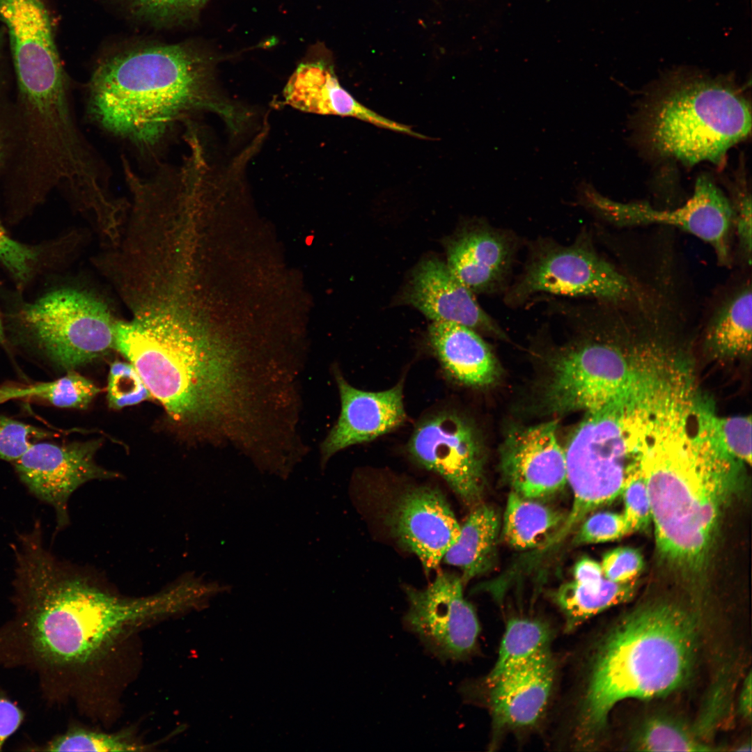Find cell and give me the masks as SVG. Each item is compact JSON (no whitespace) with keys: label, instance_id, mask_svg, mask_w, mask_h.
<instances>
[{"label":"cell","instance_id":"6da1fadb","mask_svg":"<svg viewBox=\"0 0 752 752\" xmlns=\"http://www.w3.org/2000/svg\"><path fill=\"white\" fill-rule=\"evenodd\" d=\"M17 616L3 636L42 671L82 666L127 629L205 606L218 588L188 574L154 595L124 597L56 559L42 535L24 538L15 549Z\"/></svg>","mask_w":752,"mask_h":752},{"label":"cell","instance_id":"7a4b0ae2","mask_svg":"<svg viewBox=\"0 0 752 752\" xmlns=\"http://www.w3.org/2000/svg\"><path fill=\"white\" fill-rule=\"evenodd\" d=\"M217 62L192 42L120 47L95 64L86 88L88 113L101 128L143 150L161 143L176 123L202 112L217 115L238 136L253 113L223 93Z\"/></svg>","mask_w":752,"mask_h":752},{"label":"cell","instance_id":"3957f363","mask_svg":"<svg viewBox=\"0 0 752 752\" xmlns=\"http://www.w3.org/2000/svg\"><path fill=\"white\" fill-rule=\"evenodd\" d=\"M696 628L680 607L657 603L626 617L594 659L577 716L576 746H586L627 698L648 699L677 689L693 664Z\"/></svg>","mask_w":752,"mask_h":752},{"label":"cell","instance_id":"277c9868","mask_svg":"<svg viewBox=\"0 0 752 752\" xmlns=\"http://www.w3.org/2000/svg\"><path fill=\"white\" fill-rule=\"evenodd\" d=\"M114 349L131 363L178 429L201 428L233 402L235 357L171 313L116 322Z\"/></svg>","mask_w":752,"mask_h":752},{"label":"cell","instance_id":"5b68a950","mask_svg":"<svg viewBox=\"0 0 752 752\" xmlns=\"http://www.w3.org/2000/svg\"><path fill=\"white\" fill-rule=\"evenodd\" d=\"M735 460L710 446L657 442L641 451L660 555L691 576L706 568L722 510L736 485Z\"/></svg>","mask_w":752,"mask_h":752},{"label":"cell","instance_id":"8992f818","mask_svg":"<svg viewBox=\"0 0 752 752\" xmlns=\"http://www.w3.org/2000/svg\"><path fill=\"white\" fill-rule=\"evenodd\" d=\"M751 106L730 80L680 75L645 103L639 132L657 156L691 166L721 165L728 150L751 132Z\"/></svg>","mask_w":752,"mask_h":752},{"label":"cell","instance_id":"52a82bcc","mask_svg":"<svg viewBox=\"0 0 752 752\" xmlns=\"http://www.w3.org/2000/svg\"><path fill=\"white\" fill-rule=\"evenodd\" d=\"M526 246L522 271L503 295L508 307L519 308L540 294L616 304L634 298L630 281L597 252L586 229L569 244L538 237Z\"/></svg>","mask_w":752,"mask_h":752},{"label":"cell","instance_id":"ba28073f","mask_svg":"<svg viewBox=\"0 0 752 752\" xmlns=\"http://www.w3.org/2000/svg\"><path fill=\"white\" fill-rule=\"evenodd\" d=\"M623 400L586 415L565 449L572 509L549 545L565 538L592 511L621 495L626 480L639 465L641 451L628 445L622 421Z\"/></svg>","mask_w":752,"mask_h":752},{"label":"cell","instance_id":"9c48e42d","mask_svg":"<svg viewBox=\"0 0 752 752\" xmlns=\"http://www.w3.org/2000/svg\"><path fill=\"white\" fill-rule=\"evenodd\" d=\"M14 322L27 345L67 372L114 349L116 322L107 306L77 289L47 292L19 308Z\"/></svg>","mask_w":752,"mask_h":752},{"label":"cell","instance_id":"30bf717a","mask_svg":"<svg viewBox=\"0 0 752 752\" xmlns=\"http://www.w3.org/2000/svg\"><path fill=\"white\" fill-rule=\"evenodd\" d=\"M558 301L578 323L583 337L552 364L543 394L547 410L557 414L586 412L627 396L629 369L620 351L602 335V302L588 304L592 335L584 304Z\"/></svg>","mask_w":752,"mask_h":752},{"label":"cell","instance_id":"8fae6325","mask_svg":"<svg viewBox=\"0 0 752 752\" xmlns=\"http://www.w3.org/2000/svg\"><path fill=\"white\" fill-rule=\"evenodd\" d=\"M576 198L580 206L613 226H674L709 244L720 264L728 265L731 262L732 205L730 198L706 175L697 179L691 198L673 210H659L641 202H618L603 196L584 180L576 187Z\"/></svg>","mask_w":752,"mask_h":752},{"label":"cell","instance_id":"7c38bea8","mask_svg":"<svg viewBox=\"0 0 752 752\" xmlns=\"http://www.w3.org/2000/svg\"><path fill=\"white\" fill-rule=\"evenodd\" d=\"M371 492L377 516L390 535L419 559L426 574L436 570L460 531L443 492L416 485Z\"/></svg>","mask_w":752,"mask_h":752},{"label":"cell","instance_id":"4fadbf2b","mask_svg":"<svg viewBox=\"0 0 752 752\" xmlns=\"http://www.w3.org/2000/svg\"><path fill=\"white\" fill-rule=\"evenodd\" d=\"M418 464L440 476L467 505L479 504L484 489L483 445L474 425L444 411L417 424L407 446Z\"/></svg>","mask_w":752,"mask_h":752},{"label":"cell","instance_id":"5bb4252c","mask_svg":"<svg viewBox=\"0 0 752 752\" xmlns=\"http://www.w3.org/2000/svg\"><path fill=\"white\" fill-rule=\"evenodd\" d=\"M462 582L455 574L440 572L423 589L404 587L409 604L405 628L443 661L467 659L477 645L480 623L463 595Z\"/></svg>","mask_w":752,"mask_h":752},{"label":"cell","instance_id":"9a60e30c","mask_svg":"<svg viewBox=\"0 0 752 752\" xmlns=\"http://www.w3.org/2000/svg\"><path fill=\"white\" fill-rule=\"evenodd\" d=\"M100 445V439L67 444L42 441L13 462L29 491L53 507L58 529L70 522L68 502L78 488L92 480L119 476L95 462Z\"/></svg>","mask_w":752,"mask_h":752},{"label":"cell","instance_id":"2e32d148","mask_svg":"<svg viewBox=\"0 0 752 752\" xmlns=\"http://www.w3.org/2000/svg\"><path fill=\"white\" fill-rule=\"evenodd\" d=\"M522 245L510 229L483 218L466 222L446 244L447 266L475 295H503Z\"/></svg>","mask_w":752,"mask_h":752},{"label":"cell","instance_id":"e0dca14e","mask_svg":"<svg viewBox=\"0 0 752 752\" xmlns=\"http://www.w3.org/2000/svg\"><path fill=\"white\" fill-rule=\"evenodd\" d=\"M550 421L512 430L500 451L501 469L512 492L527 499L556 492L567 483L565 449Z\"/></svg>","mask_w":752,"mask_h":752},{"label":"cell","instance_id":"ac0fdd59","mask_svg":"<svg viewBox=\"0 0 752 752\" xmlns=\"http://www.w3.org/2000/svg\"><path fill=\"white\" fill-rule=\"evenodd\" d=\"M403 299L432 322L457 323L478 333L507 339L475 294L437 258H426L416 267Z\"/></svg>","mask_w":752,"mask_h":752},{"label":"cell","instance_id":"d6986e66","mask_svg":"<svg viewBox=\"0 0 752 752\" xmlns=\"http://www.w3.org/2000/svg\"><path fill=\"white\" fill-rule=\"evenodd\" d=\"M336 379L341 410L321 446L322 466L338 451L390 432L407 418L402 381L389 389L371 392L354 388L340 373Z\"/></svg>","mask_w":752,"mask_h":752},{"label":"cell","instance_id":"ffe728a7","mask_svg":"<svg viewBox=\"0 0 752 752\" xmlns=\"http://www.w3.org/2000/svg\"><path fill=\"white\" fill-rule=\"evenodd\" d=\"M555 671L549 649L487 683L494 726L514 729L534 725L547 706Z\"/></svg>","mask_w":752,"mask_h":752},{"label":"cell","instance_id":"44dd1931","mask_svg":"<svg viewBox=\"0 0 752 752\" xmlns=\"http://www.w3.org/2000/svg\"><path fill=\"white\" fill-rule=\"evenodd\" d=\"M284 103L301 111L354 117L376 126L423 138L409 127L380 116L360 104L340 84L328 57L309 56L284 87Z\"/></svg>","mask_w":752,"mask_h":752},{"label":"cell","instance_id":"7402d4cb","mask_svg":"<svg viewBox=\"0 0 752 752\" xmlns=\"http://www.w3.org/2000/svg\"><path fill=\"white\" fill-rule=\"evenodd\" d=\"M0 22L14 71L63 65L47 0H0Z\"/></svg>","mask_w":752,"mask_h":752},{"label":"cell","instance_id":"603a6c76","mask_svg":"<svg viewBox=\"0 0 752 752\" xmlns=\"http://www.w3.org/2000/svg\"><path fill=\"white\" fill-rule=\"evenodd\" d=\"M428 340L445 372L458 382L484 387L498 379L496 358L476 331L457 323L435 321L429 326Z\"/></svg>","mask_w":752,"mask_h":752},{"label":"cell","instance_id":"cb8c5ba5","mask_svg":"<svg viewBox=\"0 0 752 752\" xmlns=\"http://www.w3.org/2000/svg\"><path fill=\"white\" fill-rule=\"evenodd\" d=\"M499 528V517L492 507L473 506L460 526L457 541L447 550L442 561L460 569L462 581L483 573L494 559Z\"/></svg>","mask_w":752,"mask_h":752},{"label":"cell","instance_id":"d4e9b609","mask_svg":"<svg viewBox=\"0 0 752 752\" xmlns=\"http://www.w3.org/2000/svg\"><path fill=\"white\" fill-rule=\"evenodd\" d=\"M565 519L561 512L512 492L504 513L503 537L517 549L548 546Z\"/></svg>","mask_w":752,"mask_h":752},{"label":"cell","instance_id":"484cf974","mask_svg":"<svg viewBox=\"0 0 752 752\" xmlns=\"http://www.w3.org/2000/svg\"><path fill=\"white\" fill-rule=\"evenodd\" d=\"M752 294L750 284L729 297L716 311L706 335L707 345L721 357H746L751 350Z\"/></svg>","mask_w":752,"mask_h":752},{"label":"cell","instance_id":"4316f807","mask_svg":"<svg viewBox=\"0 0 752 752\" xmlns=\"http://www.w3.org/2000/svg\"><path fill=\"white\" fill-rule=\"evenodd\" d=\"M633 593L632 583H618L604 578L597 586L575 581L563 584L555 600L565 616V629L570 632L598 613L627 600Z\"/></svg>","mask_w":752,"mask_h":752},{"label":"cell","instance_id":"83f0119b","mask_svg":"<svg viewBox=\"0 0 752 752\" xmlns=\"http://www.w3.org/2000/svg\"><path fill=\"white\" fill-rule=\"evenodd\" d=\"M91 380L75 370L50 382L0 387V404L14 400H36L61 408L84 409L100 393Z\"/></svg>","mask_w":752,"mask_h":752},{"label":"cell","instance_id":"f1b7e54d","mask_svg":"<svg viewBox=\"0 0 752 752\" xmlns=\"http://www.w3.org/2000/svg\"><path fill=\"white\" fill-rule=\"evenodd\" d=\"M551 639L549 628L540 620L519 618L510 620L501 639L497 659L486 677V684L550 649Z\"/></svg>","mask_w":752,"mask_h":752},{"label":"cell","instance_id":"f546056e","mask_svg":"<svg viewBox=\"0 0 752 752\" xmlns=\"http://www.w3.org/2000/svg\"><path fill=\"white\" fill-rule=\"evenodd\" d=\"M701 429L708 445L741 461L751 462V419L749 416L717 418L700 417Z\"/></svg>","mask_w":752,"mask_h":752},{"label":"cell","instance_id":"4dcf8cb0","mask_svg":"<svg viewBox=\"0 0 752 752\" xmlns=\"http://www.w3.org/2000/svg\"><path fill=\"white\" fill-rule=\"evenodd\" d=\"M209 0H118L134 18L157 28L194 23Z\"/></svg>","mask_w":752,"mask_h":752},{"label":"cell","instance_id":"1f68e13d","mask_svg":"<svg viewBox=\"0 0 752 752\" xmlns=\"http://www.w3.org/2000/svg\"><path fill=\"white\" fill-rule=\"evenodd\" d=\"M634 746L645 751H705L711 749L685 728L666 718L648 720L637 733Z\"/></svg>","mask_w":752,"mask_h":752},{"label":"cell","instance_id":"d6a6232c","mask_svg":"<svg viewBox=\"0 0 752 752\" xmlns=\"http://www.w3.org/2000/svg\"><path fill=\"white\" fill-rule=\"evenodd\" d=\"M147 747L127 735L75 728L54 738L45 746L42 750L45 751L123 752L143 751L147 750Z\"/></svg>","mask_w":752,"mask_h":752},{"label":"cell","instance_id":"836d02e7","mask_svg":"<svg viewBox=\"0 0 752 752\" xmlns=\"http://www.w3.org/2000/svg\"><path fill=\"white\" fill-rule=\"evenodd\" d=\"M151 397L131 363L116 361L111 363L107 384V400L111 408L119 409L135 405Z\"/></svg>","mask_w":752,"mask_h":752},{"label":"cell","instance_id":"e575fe53","mask_svg":"<svg viewBox=\"0 0 752 752\" xmlns=\"http://www.w3.org/2000/svg\"><path fill=\"white\" fill-rule=\"evenodd\" d=\"M54 434L43 428L0 416V460L14 462L33 444Z\"/></svg>","mask_w":752,"mask_h":752},{"label":"cell","instance_id":"d590c367","mask_svg":"<svg viewBox=\"0 0 752 752\" xmlns=\"http://www.w3.org/2000/svg\"><path fill=\"white\" fill-rule=\"evenodd\" d=\"M621 495L625 505L623 516L630 533L647 530L652 522V513L647 486L640 464L627 478Z\"/></svg>","mask_w":752,"mask_h":752},{"label":"cell","instance_id":"8d00e7d4","mask_svg":"<svg viewBox=\"0 0 752 752\" xmlns=\"http://www.w3.org/2000/svg\"><path fill=\"white\" fill-rule=\"evenodd\" d=\"M733 210V226L738 251L748 265L751 262V197L745 178L741 175L733 187L730 199Z\"/></svg>","mask_w":752,"mask_h":752},{"label":"cell","instance_id":"74e56055","mask_svg":"<svg viewBox=\"0 0 752 752\" xmlns=\"http://www.w3.org/2000/svg\"><path fill=\"white\" fill-rule=\"evenodd\" d=\"M629 533L623 514L600 512L584 521L574 540L577 544L606 542Z\"/></svg>","mask_w":752,"mask_h":752},{"label":"cell","instance_id":"f35d334b","mask_svg":"<svg viewBox=\"0 0 752 752\" xmlns=\"http://www.w3.org/2000/svg\"><path fill=\"white\" fill-rule=\"evenodd\" d=\"M643 564V556L639 550L622 547L607 552L601 566L604 578L615 583H627L640 574Z\"/></svg>","mask_w":752,"mask_h":752},{"label":"cell","instance_id":"ab89813d","mask_svg":"<svg viewBox=\"0 0 752 752\" xmlns=\"http://www.w3.org/2000/svg\"><path fill=\"white\" fill-rule=\"evenodd\" d=\"M9 76L0 70V172L3 162L9 126L10 106ZM11 237L0 225V252L10 244Z\"/></svg>","mask_w":752,"mask_h":752},{"label":"cell","instance_id":"60d3db41","mask_svg":"<svg viewBox=\"0 0 752 752\" xmlns=\"http://www.w3.org/2000/svg\"><path fill=\"white\" fill-rule=\"evenodd\" d=\"M23 719L22 711L0 694V751L7 739L20 726Z\"/></svg>","mask_w":752,"mask_h":752},{"label":"cell","instance_id":"b9f144b4","mask_svg":"<svg viewBox=\"0 0 752 752\" xmlns=\"http://www.w3.org/2000/svg\"><path fill=\"white\" fill-rule=\"evenodd\" d=\"M574 577L575 581L589 586H597L604 579L601 565L586 557L575 564Z\"/></svg>","mask_w":752,"mask_h":752},{"label":"cell","instance_id":"7bdbcfd3","mask_svg":"<svg viewBox=\"0 0 752 752\" xmlns=\"http://www.w3.org/2000/svg\"><path fill=\"white\" fill-rule=\"evenodd\" d=\"M739 710L741 714L748 719L751 716V673L744 682L739 697Z\"/></svg>","mask_w":752,"mask_h":752},{"label":"cell","instance_id":"ee69618b","mask_svg":"<svg viewBox=\"0 0 752 752\" xmlns=\"http://www.w3.org/2000/svg\"><path fill=\"white\" fill-rule=\"evenodd\" d=\"M6 343V333H5V331H4V327H3L1 319L0 318V344L2 345H4Z\"/></svg>","mask_w":752,"mask_h":752}]
</instances>
